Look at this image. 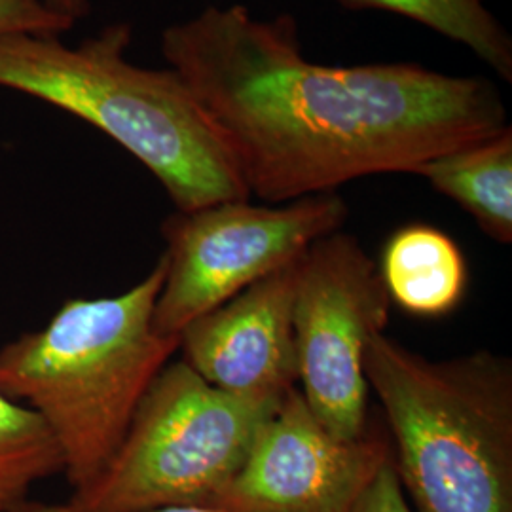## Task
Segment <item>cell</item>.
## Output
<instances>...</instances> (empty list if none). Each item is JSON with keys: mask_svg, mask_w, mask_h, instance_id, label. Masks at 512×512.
I'll use <instances>...</instances> for the list:
<instances>
[{"mask_svg": "<svg viewBox=\"0 0 512 512\" xmlns=\"http://www.w3.org/2000/svg\"><path fill=\"white\" fill-rule=\"evenodd\" d=\"M162 52L196 97L249 194L294 202L418 165L509 128L482 76L418 63L332 67L300 50L293 19L207 6L167 27Z\"/></svg>", "mask_w": 512, "mask_h": 512, "instance_id": "1", "label": "cell"}, {"mask_svg": "<svg viewBox=\"0 0 512 512\" xmlns=\"http://www.w3.org/2000/svg\"><path fill=\"white\" fill-rule=\"evenodd\" d=\"M165 264L124 293L71 298L42 329L0 348V393L46 423L78 490L99 475L179 338L154 329Z\"/></svg>", "mask_w": 512, "mask_h": 512, "instance_id": "2", "label": "cell"}, {"mask_svg": "<svg viewBox=\"0 0 512 512\" xmlns=\"http://www.w3.org/2000/svg\"><path fill=\"white\" fill-rule=\"evenodd\" d=\"M129 42L126 23L78 46L57 37L0 35V86L103 131L147 167L177 211L249 200L228 148L179 74L129 63Z\"/></svg>", "mask_w": 512, "mask_h": 512, "instance_id": "3", "label": "cell"}, {"mask_svg": "<svg viewBox=\"0 0 512 512\" xmlns=\"http://www.w3.org/2000/svg\"><path fill=\"white\" fill-rule=\"evenodd\" d=\"M365 378L414 512H512V361L494 351L427 359L378 332Z\"/></svg>", "mask_w": 512, "mask_h": 512, "instance_id": "4", "label": "cell"}, {"mask_svg": "<svg viewBox=\"0 0 512 512\" xmlns=\"http://www.w3.org/2000/svg\"><path fill=\"white\" fill-rule=\"evenodd\" d=\"M279 403L220 391L183 359L169 361L148 385L107 467L65 505L73 512L209 505Z\"/></svg>", "mask_w": 512, "mask_h": 512, "instance_id": "5", "label": "cell"}, {"mask_svg": "<svg viewBox=\"0 0 512 512\" xmlns=\"http://www.w3.org/2000/svg\"><path fill=\"white\" fill-rule=\"evenodd\" d=\"M348 215L338 192L279 205L236 200L175 211L162 224L165 277L154 329L179 338L203 313L304 255L317 239L342 230Z\"/></svg>", "mask_w": 512, "mask_h": 512, "instance_id": "6", "label": "cell"}, {"mask_svg": "<svg viewBox=\"0 0 512 512\" xmlns=\"http://www.w3.org/2000/svg\"><path fill=\"white\" fill-rule=\"evenodd\" d=\"M391 300L378 264L342 230L317 239L298 260L294 348L300 391L313 414L340 439L365 437V353L385 332Z\"/></svg>", "mask_w": 512, "mask_h": 512, "instance_id": "7", "label": "cell"}, {"mask_svg": "<svg viewBox=\"0 0 512 512\" xmlns=\"http://www.w3.org/2000/svg\"><path fill=\"white\" fill-rule=\"evenodd\" d=\"M389 458L391 440L380 429L340 439L293 387L209 505L228 512H353Z\"/></svg>", "mask_w": 512, "mask_h": 512, "instance_id": "8", "label": "cell"}, {"mask_svg": "<svg viewBox=\"0 0 512 512\" xmlns=\"http://www.w3.org/2000/svg\"><path fill=\"white\" fill-rule=\"evenodd\" d=\"M300 256L184 327V363L220 391L281 401L298 382L293 308Z\"/></svg>", "mask_w": 512, "mask_h": 512, "instance_id": "9", "label": "cell"}, {"mask_svg": "<svg viewBox=\"0 0 512 512\" xmlns=\"http://www.w3.org/2000/svg\"><path fill=\"white\" fill-rule=\"evenodd\" d=\"M389 300L420 317L456 310L467 287V264L458 243L431 224L393 232L378 266Z\"/></svg>", "mask_w": 512, "mask_h": 512, "instance_id": "10", "label": "cell"}, {"mask_svg": "<svg viewBox=\"0 0 512 512\" xmlns=\"http://www.w3.org/2000/svg\"><path fill=\"white\" fill-rule=\"evenodd\" d=\"M412 175L465 209L490 238L512 243V128L418 165Z\"/></svg>", "mask_w": 512, "mask_h": 512, "instance_id": "11", "label": "cell"}, {"mask_svg": "<svg viewBox=\"0 0 512 512\" xmlns=\"http://www.w3.org/2000/svg\"><path fill=\"white\" fill-rule=\"evenodd\" d=\"M355 10H384L469 48L499 78L512 82V37L486 0H338Z\"/></svg>", "mask_w": 512, "mask_h": 512, "instance_id": "12", "label": "cell"}, {"mask_svg": "<svg viewBox=\"0 0 512 512\" xmlns=\"http://www.w3.org/2000/svg\"><path fill=\"white\" fill-rule=\"evenodd\" d=\"M63 475V456L37 414L0 393V512H14L31 490Z\"/></svg>", "mask_w": 512, "mask_h": 512, "instance_id": "13", "label": "cell"}, {"mask_svg": "<svg viewBox=\"0 0 512 512\" xmlns=\"http://www.w3.org/2000/svg\"><path fill=\"white\" fill-rule=\"evenodd\" d=\"M73 25V21L46 10L38 0H0V35L59 37Z\"/></svg>", "mask_w": 512, "mask_h": 512, "instance_id": "14", "label": "cell"}, {"mask_svg": "<svg viewBox=\"0 0 512 512\" xmlns=\"http://www.w3.org/2000/svg\"><path fill=\"white\" fill-rule=\"evenodd\" d=\"M353 512H414L401 488L393 456L385 461L378 475L374 476Z\"/></svg>", "mask_w": 512, "mask_h": 512, "instance_id": "15", "label": "cell"}, {"mask_svg": "<svg viewBox=\"0 0 512 512\" xmlns=\"http://www.w3.org/2000/svg\"><path fill=\"white\" fill-rule=\"evenodd\" d=\"M14 512H73L65 503H48V501H38V499H27L21 503ZM147 512H228L211 507V505H184V507H165V509H156V511Z\"/></svg>", "mask_w": 512, "mask_h": 512, "instance_id": "16", "label": "cell"}, {"mask_svg": "<svg viewBox=\"0 0 512 512\" xmlns=\"http://www.w3.org/2000/svg\"><path fill=\"white\" fill-rule=\"evenodd\" d=\"M38 2L55 16L69 19L73 23L88 16L90 12V0H38Z\"/></svg>", "mask_w": 512, "mask_h": 512, "instance_id": "17", "label": "cell"}]
</instances>
